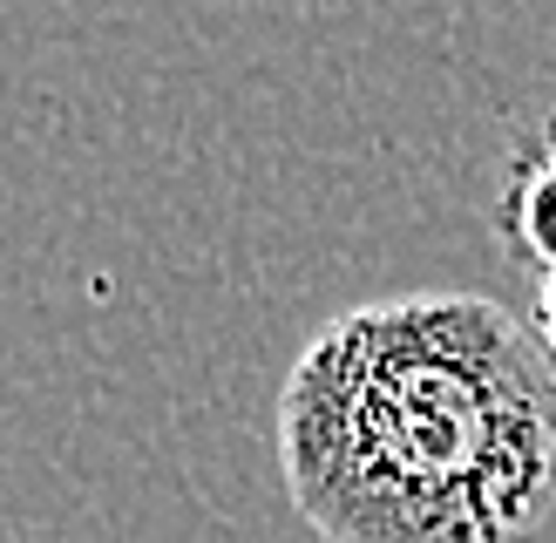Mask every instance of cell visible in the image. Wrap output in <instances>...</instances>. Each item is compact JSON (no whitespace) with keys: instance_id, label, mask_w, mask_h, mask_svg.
Instances as JSON below:
<instances>
[{"instance_id":"cell-2","label":"cell","mask_w":556,"mask_h":543,"mask_svg":"<svg viewBox=\"0 0 556 543\" xmlns=\"http://www.w3.org/2000/svg\"><path fill=\"white\" fill-rule=\"evenodd\" d=\"M495 238L530 272H556V109L509 136L503 190H495Z\"/></svg>"},{"instance_id":"cell-3","label":"cell","mask_w":556,"mask_h":543,"mask_svg":"<svg viewBox=\"0 0 556 543\" xmlns=\"http://www.w3.org/2000/svg\"><path fill=\"white\" fill-rule=\"evenodd\" d=\"M530 333H536V346L549 353V367H556V272H536V292H530Z\"/></svg>"},{"instance_id":"cell-1","label":"cell","mask_w":556,"mask_h":543,"mask_svg":"<svg viewBox=\"0 0 556 543\" xmlns=\"http://www.w3.org/2000/svg\"><path fill=\"white\" fill-rule=\"evenodd\" d=\"M271 442L326 543H530L556 509V367L489 292L367 299L299 346Z\"/></svg>"}]
</instances>
